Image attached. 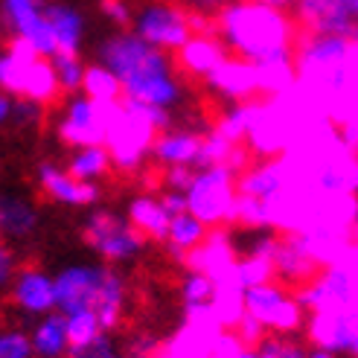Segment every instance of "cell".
I'll return each instance as SVG.
<instances>
[{
    "label": "cell",
    "instance_id": "obj_1",
    "mask_svg": "<svg viewBox=\"0 0 358 358\" xmlns=\"http://www.w3.org/2000/svg\"><path fill=\"white\" fill-rule=\"evenodd\" d=\"M96 62L117 73L125 99L172 111L184 96L169 52L146 44L134 29L108 35L96 47Z\"/></svg>",
    "mask_w": 358,
    "mask_h": 358
},
{
    "label": "cell",
    "instance_id": "obj_2",
    "mask_svg": "<svg viewBox=\"0 0 358 358\" xmlns=\"http://www.w3.org/2000/svg\"><path fill=\"white\" fill-rule=\"evenodd\" d=\"M216 32L234 56L254 64L294 56L300 41L294 15L277 6L257 3V0H227L216 12Z\"/></svg>",
    "mask_w": 358,
    "mask_h": 358
},
{
    "label": "cell",
    "instance_id": "obj_3",
    "mask_svg": "<svg viewBox=\"0 0 358 358\" xmlns=\"http://www.w3.org/2000/svg\"><path fill=\"white\" fill-rule=\"evenodd\" d=\"M172 129V111L155 108L146 102L120 99L108 105V134H105V149L111 152L114 169L137 172L160 137V131Z\"/></svg>",
    "mask_w": 358,
    "mask_h": 358
},
{
    "label": "cell",
    "instance_id": "obj_4",
    "mask_svg": "<svg viewBox=\"0 0 358 358\" xmlns=\"http://www.w3.org/2000/svg\"><path fill=\"white\" fill-rule=\"evenodd\" d=\"M0 87H3V94L29 99L41 108L62 96L52 62L38 56V50L21 38H9V44L0 52Z\"/></svg>",
    "mask_w": 358,
    "mask_h": 358
},
{
    "label": "cell",
    "instance_id": "obj_5",
    "mask_svg": "<svg viewBox=\"0 0 358 358\" xmlns=\"http://www.w3.org/2000/svg\"><path fill=\"white\" fill-rule=\"evenodd\" d=\"M239 201V175L227 166H201L195 169L192 187L187 189V210L201 219L210 230L227 227L234 222Z\"/></svg>",
    "mask_w": 358,
    "mask_h": 358
},
{
    "label": "cell",
    "instance_id": "obj_6",
    "mask_svg": "<svg viewBox=\"0 0 358 358\" xmlns=\"http://www.w3.org/2000/svg\"><path fill=\"white\" fill-rule=\"evenodd\" d=\"M82 239L105 265H125L137 259L149 242L129 222V216L114 210H94L82 224Z\"/></svg>",
    "mask_w": 358,
    "mask_h": 358
},
{
    "label": "cell",
    "instance_id": "obj_7",
    "mask_svg": "<svg viewBox=\"0 0 358 358\" xmlns=\"http://www.w3.org/2000/svg\"><path fill=\"white\" fill-rule=\"evenodd\" d=\"M245 315L259 320L271 335H297L306 329V320H309V312L300 303L297 292H289V285L280 280L248 289Z\"/></svg>",
    "mask_w": 358,
    "mask_h": 358
},
{
    "label": "cell",
    "instance_id": "obj_8",
    "mask_svg": "<svg viewBox=\"0 0 358 358\" xmlns=\"http://www.w3.org/2000/svg\"><path fill=\"white\" fill-rule=\"evenodd\" d=\"M227 335L224 324L216 317L210 303L184 306V320L164 344L157 358H213Z\"/></svg>",
    "mask_w": 358,
    "mask_h": 358
},
{
    "label": "cell",
    "instance_id": "obj_9",
    "mask_svg": "<svg viewBox=\"0 0 358 358\" xmlns=\"http://www.w3.org/2000/svg\"><path fill=\"white\" fill-rule=\"evenodd\" d=\"M114 265L102 262H67L56 271V309L70 317L79 312H96L111 280Z\"/></svg>",
    "mask_w": 358,
    "mask_h": 358
},
{
    "label": "cell",
    "instance_id": "obj_10",
    "mask_svg": "<svg viewBox=\"0 0 358 358\" xmlns=\"http://www.w3.org/2000/svg\"><path fill=\"white\" fill-rule=\"evenodd\" d=\"M131 29L146 44L164 50V52H178L195 35L192 21H189V9L169 3V0H152V3L140 6L134 12Z\"/></svg>",
    "mask_w": 358,
    "mask_h": 358
},
{
    "label": "cell",
    "instance_id": "obj_11",
    "mask_svg": "<svg viewBox=\"0 0 358 358\" xmlns=\"http://www.w3.org/2000/svg\"><path fill=\"white\" fill-rule=\"evenodd\" d=\"M108 134V105H99L91 96H67L64 108L56 120V137L70 149L105 146Z\"/></svg>",
    "mask_w": 358,
    "mask_h": 358
},
{
    "label": "cell",
    "instance_id": "obj_12",
    "mask_svg": "<svg viewBox=\"0 0 358 358\" xmlns=\"http://www.w3.org/2000/svg\"><path fill=\"white\" fill-rule=\"evenodd\" d=\"M306 312H347L358 315V274L347 268H320L317 277L297 289Z\"/></svg>",
    "mask_w": 358,
    "mask_h": 358
},
{
    "label": "cell",
    "instance_id": "obj_13",
    "mask_svg": "<svg viewBox=\"0 0 358 358\" xmlns=\"http://www.w3.org/2000/svg\"><path fill=\"white\" fill-rule=\"evenodd\" d=\"M0 12H3V24L12 38L32 44L44 59H52L59 52V41L52 35L41 0H0Z\"/></svg>",
    "mask_w": 358,
    "mask_h": 358
},
{
    "label": "cell",
    "instance_id": "obj_14",
    "mask_svg": "<svg viewBox=\"0 0 358 358\" xmlns=\"http://www.w3.org/2000/svg\"><path fill=\"white\" fill-rule=\"evenodd\" d=\"M6 294H9L12 309L21 317H27L29 324L44 315L59 312L56 309V274H47L44 268L21 265L15 280L9 282Z\"/></svg>",
    "mask_w": 358,
    "mask_h": 358
},
{
    "label": "cell",
    "instance_id": "obj_15",
    "mask_svg": "<svg viewBox=\"0 0 358 358\" xmlns=\"http://www.w3.org/2000/svg\"><path fill=\"white\" fill-rule=\"evenodd\" d=\"M35 184L50 201L64 207H91L99 201V184H85L67 172V166H59L52 160H44L35 169Z\"/></svg>",
    "mask_w": 358,
    "mask_h": 358
},
{
    "label": "cell",
    "instance_id": "obj_16",
    "mask_svg": "<svg viewBox=\"0 0 358 358\" xmlns=\"http://www.w3.org/2000/svg\"><path fill=\"white\" fill-rule=\"evenodd\" d=\"M207 87L219 99H227L230 105L236 102H250V99H262L259 94V70L254 62L239 59V56H230L224 59V64L207 79Z\"/></svg>",
    "mask_w": 358,
    "mask_h": 358
},
{
    "label": "cell",
    "instance_id": "obj_17",
    "mask_svg": "<svg viewBox=\"0 0 358 358\" xmlns=\"http://www.w3.org/2000/svg\"><path fill=\"white\" fill-rule=\"evenodd\" d=\"M292 15H294L300 32L358 38V24L335 3V0H297Z\"/></svg>",
    "mask_w": 358,
    "mask_h": 358
},
{
    "label": "cell",
    "instance_id": "obj_18",
    "mask_svg": "<svg viewBox=\"0 0 358 358\" xmlns=\"http://www.w3.org/2000/svg\"><path fill=\"white\" fill-rule=\"evenodd\" d=\"M227 56H230V50L219 38V32H204V35H192V38L175 52V64L181 73L207 82L224 64Z\"/></svg>",
    "mask_w": 358,
    "mask_h": 358
},
{
    "label": "cell",
    "instance_id": "obj_19",
    "mask_svg": "<svg viewBox=\"0 0 358 358\" xmlns=\"http://www.w3.org/2000/svg\"><path fill=\"white\" fill-rule=\"evenodd\" d=\"M201 143H204V134L192 131V129H166V131H160V137L155 143L152 160L160 169H172V166L199 169Z\"/></svg>",
    "mask_w": 358,
    "mask_h": 358
},
{
    "label": "cell",
    "instance_id": "obj_20",
    "mask_svg": "<svg viewBox=\"0 0 358 358\" xmlns=\"http://www.w3.org/2000/svg\"><path fill=\"white\" fill-rule=\"evenodd\" d=\"M274 268H277V280L285 282L289 289L292 285L300 289V285L315 280L320 271V265L309 257V250L303 248V242L297 236H280L277 254H274Z\"/></svg>",
    "mask_w": 358,
    "mask_h": 358
},
{
    "label": "cell",
    "instance_id": "obj_21",
    "mask_svg": "<svg viewBox=\"0 0 358 358\" xmlns=\"http://www.w3.org/2000/svg\"><path fill=\"white\" fill-rule=\"evenodd\" d=\"M38 230V210L29 199L6 192L0 199V234L6 242H24Z\"/></svg>",
    "mask_w": 358,
    "mask_h": 358
},
{
    "label": "cell",
    "instance_id": "obj_22",
    "mask_svg": "<svg viewBox=\"0 0 358 358\" xmlns=\"http://www.w3.org/2000/svg\"><path fill=\"white\" fill-rule=\"evenodd\" d=\"M32 338L35 358H70V335H67V317L62 312L44 315L27 327Z\"/></svg>",
    "mask_w": 358,
    "mask_h": 358
},
{
    "label": "cell",
    "instance_id": "obj_23",
    "mask_svg": "<svg viewBox=\"0 0 358 358\" xmlns=\"http://www.w3.org/2000/svg\"><path fill=\"white\" fill-rule=\"evenodd\" d=\"M125 216H129V222L149 242H166L172 216L166 213V207L160 204V199H155V195H137V199H131L129 207H125Z\"/></svg>",
    "mask_w": 358,
    "mask_h": 358
},
{
    "label": "cell",
    "instance_id": "obj_24",
    "mask_svg": "<svg viewBox=\"0 0 358 358\" xmlns=\"http://www.w3.org/2000/svg\"><path fill=\"white\" fill-rule=\"evenodd\" d=\"M47 9V21L52 27V35L59 41V52H79L82 41H85V17L76 6L70 3H44Z\"/></svg>",
    "mask_w": 358,
    "mask_h": 358
},
{
    "label": "cell",
    "instance_id": "obj_25",
    "mask_svg": "<svg viewBox=\"0 0 358 358\" xmlns=\"http://www.w3.org/2000/svg\"><path fill=\"white\" fill-rule=\"evenodd\" d=\"M210 236V227L195 219L192 213H181V216H172V224H169V236H166V250L169 257L178 259V262H187V257L192 254L195 248H201L204 239Z\"/></svg>",
    "mask_w": 358,
    "mask_h": 358
},
{
    "label": "cell",
    "instance_id": "obj_26",
    "mask_svg": "<svg viewBox=\"0 0 358 358\" xmlns=\"http://www.w3.org/2000/svg\"><path fill=\"white\" fill-rule=\"evenodd\" d=\"M257 70H259V94H262V99H274V96L289 94L292 87L300 82L294 56H280V59L259 62Z\"/></svg>",
    "mask_w": 358,
    "mask_h": 358
},
{
    "label": "cell",
    "instance_id": "obj_27",
    "mask_svg": "<svg viewBox=\"0 0 358 358\" xmlns=\"http://www.w3.org/2000/svg\"><path fill=\"white\" fill-rule=\"evenodd\" d=\"M64 166L73 178H79V181L99 184L102 178L114 169V160L105 146H85V149H73V155L67 157Z\"/></svg>",
    "mask_w": 358,
    "mask_h": 358
},
{
    "label": "cell",
    "instance_id": "obj_28",
    "mask_svg": "<svg viewBox=\"0 0 358 358\" xmlns=\"http://www.w3.org/2000/svg\"><path fill=\"white\" fill-rule=\"evenodd\" d=\"M125 303H129V280H125L117 268L111 271V280L105 285V294L96 306V315L102 320L105 332H114L122 324V315H125Z\"/></svg>",
    "mask_w": 358,
    "mask_h": 358
},
{
    "label": "cell",
    "instance_id": "obj_29",
    "mask_svg": "<svg viewBox=\"0 0 358 358\" xmlns=\"http://www.w3.org/2000/svg\"><path fill=\"white\" fill-rule=\"evenodd\" d=\"M82 94H85V96H91V99L99 102V105H114V102L125 99V94H122V82L117 79V73H114V70H108L105 64H99V62L87 64Z\"/></svg>",
    "mask_w": 358,
    "mask_h": 358
},
{
    "label": "cell",
    "instance_id": "obj_30",
    "mask_svg": "<svg viewBox=\"0 0 358 358\" xmlns=\"http://www.w3.org/2000/svg\"><path fill=\"white\" fill-rule=\"evenodd\" d=\"M257 108H259V99H250V102H236L230 105V108L219 117V122L213 125L216 131H222L227 140L239 143V146H245L248 143V134L250 129H254V120H257Z\"/></svg>",
    "mask_w": 358,
    "mask_h": 358
},
{
    "label": "cell",
    "instance_id": "obj_31",
    "mask_svg": "<svg viewBox=\"0 0 358 358\" xmlns=\"http://www.w3.org/2000/svg\"><path fill=\"white\" fill-rule=\"evenodd\" d=\"M52 70H56V79L64 96H76L82 94V85H85V73H87V64L79 59V52H56L50 59Z\"/></svg>",
    "mask_w": 358,
    "mask_h": 358
},
{
    "label": "cell",
    "instance_id": "obj_32",
    "mask_svg": "<svg viewBox=\"0 0 358 358\" xmlns=\"http://www.w3.org/2000/svg\"><path fill=\"white\" fill-rule=\"evenodd\" d=\"M213 312L224 324L227 332H234L242 317H245V292L242 289H230V285H216V294H213Z\"/></svg>",
    "mask_w": 358,
    "mask_h": 358
},
{
    "label": "cell",
    "instance_id": "obj_33",
    "mask_svg": "<svg viewBox=\"0 0 358 358\" xmlns=\"http://www.w3.org/2000/svg\"><path fill=\"white\" fill-rule=\"evenodd\" d=\"M239 230H271V216H268V204L262 199H254V195H242L234 210V222Z\"/></svg>",
    "mask_w": 358,
    "mask_h": 358
},
{
    "label": "cell",
    "instance_id": "obj_34",
    "mask_svg": "<svg viewBox=\"0 0 358 358\" xmlns=\"http://www.w3.org/2000/svg\"><path fill=\"white\" fill-rule=\"evenodd\" d=\"M67 335H70V350H73L96 341L99 335H105V327L96 312H79L67 317Z\"/></svg>",
    "mask_w": 358,
    "mask_h": 358
},
{
    "label": "cell",
    "instance_id": "obj_35",
    "mask_svg": "<svg viewBox=\"0 0 358 358\" xmlns=\"http://www.w3.org/2000/svg\"><path fill=\"white\" fill-rule=\"evenodd\" d=\"M216 294V280L201 274V271H187L181 280V300L184 306H201V303H213Z\"/></svg>",
    "mask_w": 358,
    "mask_h": 358
},
{
    "label": "cell",
    "instance_id": "obj_36",
    "mask_svg": "<svg viewBox=\"0 0 358 358\" xmlns=\"http://www.w3.org/2000/svg\"><path fill=\"white\" fill-rule=\"evenodd\" d=\"M239 277H242V282H245V289H254V285L271 282V280H277L274 259L254 257V254H242V257H239Z\"/></svg>",
    "mask_w": 358,
    "mask_h": 358
},
{
    "label": "cell",
    "instance_id": "obj_37",
    "mask_svg": "<svg viewBox=\"0 0 358 358\" xmlns=\"http://www.w3.org/2000/svg\"><path fill=\"white\" fill-rule=\"evenodd\" d=\"M0 358H35L29 329H24V327L0 329Z\"/></svg>",
    "mask_w": 358,
    "mask_h": 358
},
{
    "label": "cell",
    "instance_id": "obj_38",
    "mask_svg": "<svg viewBox=\"0 0 358 358\" xmlns=\"http://www.w3.org/2000/svg\"><path fill=\"white\" fill-rule=\"evenodd\" d=\"M70 358H131V352H122L117 347V341L111 338V332L99 335L96 341L85 344V347H73L70 350Z\"/></svg>",
    "mask_w": 358,
    "mask_h": 358
},
{
    "label": "cell",
    "instance_id": "obj_39",
    "mask_svg": "<svg viewBox=\"0 0 358 358\" xmlns=\"http://www.w3.org/2000/svg\"><path fill=\"white\" fill-rule=\"evenodd\" d=\"M99 9H102V15L108 17L114 27H120V29H125V27L134 24V12H131V6L125 3V0H99Z\"/></svg>",
    "mask_w": 358,
    "mask_h": 358
},
{
    "label": "cell",
    "instance_id": "obj_40",
    "mask_svg": "<svg viewBox=\"0 0 358 358\" xmlns=\"http://www.w3.org/2000/svg\"><path fill=\"white\" fill-rule=\"evenodd\" d=\"M335 129H338V137H341L344 146L358 155V105H355V108H350L341 120L335 122Z\"/></svg>",
    "mask_w": 358,
    "mask_h": 358
},
{
    "label": "cell",
    "instance_id": "obj_41",
    "mask_svg": "<svg viewBox=\"0 0 358 358\" xmlns=\"http://www.w3.org/2000/svg\"><path fill=\"white\" fill-rule=\"evenodd\" d=\"M192 178H195V166H172L164 169L160 181H164V189H175V192H184L192 187Z\"/></svg>",
    "mask_w": 358,
    "mask_h": 358
},
{
    "label": "cell",
    "instance_id": "obj_42",
    "mask_svg": "<svg viewBox=\"0 0 358 358\" xmlns=\"http://www.w3.org/2000/svg\"><path fill=\"white\" fill-rule=\"evenodd\" d=\"M234 332L239 335V341H242L245 347H259V344L265 341V338L271 335V332H268V329L259 324V320H254L250 315H245V317H242V324H239Z\"/></svg>",
    "mask_w": 358,
    "mask_h": 358
},
{
    "label": "cell",
    "instance_id": "obj_43",
    "mask_svg": "<svg viewBox=\"0 0 358 358\" xmlns=\"http://www.w3.org/2000/svg\"><path fill=\"white\" fill-rule=\"evenodd\" d=\"M41 120V105H35L29 99H17L15 96V114H12V125H35Z\"/></svg>",
    "mask_w": 358,
    "mask_h": 358
},
{
    "label": "cell",
    "instance_id": "obj_44",
    "mask_svg": "<svg viewBox=\"0 0 358 358\" xmlns=\"http://www.w3.org/2000/svg\"><path fill=\"white\" fill-rule=\"evenodd\" d=\"M17 259H15V254L9 248H0V285L3 289H9V282L15 280V274H17Z\"/></svg>",
    "mask_w": 358,
    "mask_h": 358
},
{
    "label": "cell",
    "instance_id": "obj_45",
    "mask_svg": "<svg viewBox=\"0 0 358 358\" xmlns=\"http://www.w3.org/2000/svg\"><path fill=\"white\" fill-rule=\"evenodd\" d=\"M160 204L166 207L169 216H181V213H187V195L184 192H175V189H164L157 195Z\"/></svg>",
    "mask_w": 358,
    "mask_h": 358
},
{
    "label": "cell",
    "instance_id": "obj_46",
    "mask_svg": "<svg viewBox=\"0 0 358 358\" xmlns=\"http://www.w3.org/2000/svg\"><path fill=\"white\" fill-rule=\"evenodd\" d=\"M227 0H189V12H204V15H216Z\"/></svg>",
    "mask_w": 358,
    "mask_h": 358
},
{
    "label": "cell",
    "instance_id": "obj_47",
    "mask_svg": "<svg viewBox=\"0 0 358 358\" xmlns=\"http://www.w3.org/2000/svg\"><path fill=\"white\" fill-rule=\"evenodd\" d=\"M344 358H358V315L350 320V335H347V352Z\"/></svg>",
    "mask_w": 358,
    "mask_h": 358
},
{
    "label": "cell",
    "instance_id": "obj_48",
    "mask_svg": "<svg viewBox=\"0 0 358 358\" xmlns=\"http://www.w3.org/2000/svg\"><path fill=\"white\" fill-rule=\"evenodd\" d=\"M15 114V96L12 94H0V122L9 125Z\"/></svg>",
    "mask_w": 358,
    "mask_h": 358
},
{
    "label": "cell",
    "instance_id": "obj_49",
    "mask_svg": "<svg viewBox=\"0 0 358 358\" xmlns=\"http://www.w3.org/2000/svg\"><path fill=\"white\" fill-rule=\"evenodd\" d=\"M335 3L341 6V9H344L350 17H352V21L358 24V0H335Z\"/></svg>",
    "mask_w": 358,
    "mask_h": 358
},
{
    "label": "cell",
    "instance_id": "obj_50",
    "mask_svg": "<svg viewBox=\"0 0 358 358\" xmlns=\"http://www.w3.org/2000/svg\"><path fill=\"white\" fill-rule=\"evenodd\" d=\"M257 3H265V6H277V9H294L297 0H257Z\"/></svg>",
    "mask_w": 358,
    "mask_h": 358
},
{
    "label": "cell",
    "instance_id": "obj_51",
    "mask_svg": "<svg viewBox=\"0 0 358 358\" xmlns=\"http://www.w3.org/2000/svg\"><path fill=\"white\" fill-rule=\"evenodd\" d=\"M309 358H338V355H335V352H327V350L312 347V350H309Z\"/></svg>",
    "mask_w": 358,
    "mask_h": 358
},
{
    "label": "cell",
    "instance_id": "obj_52",
    "mask_svg": "<svg viewBox=\"0 0 358 358\" xmlns=\"http://www.w3.org/2000/svg\"><path fill=\"white\" fill-rule=\"evenodd\" d=\"M257 350H259V358H277V355H274V352H271V350H265V347H262V344H259V347H257Z\"/></svg>",
    "mask_w": 358,
    "mask_h": 358
}]
</instances>
